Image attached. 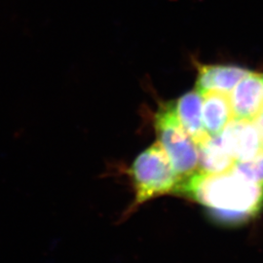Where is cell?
<instances>
[{"instance_id": "1", "label": "cell", "mask_w": 263, "mask_h": 263, "mask_svg": "<svg viewBox=\"0 0 263 263\" xmlns=\"http://www.w3.org/2000/svg\"><path fill=\"white\" fill-rule=\"evenodd\" d=\"M174 194L189 198L207 208L216 220L239 223L256 216L263 207V186L230 170L209 175L197 171L178 182Z\"/></svg>"}, {"instance_id": "2", "label": "cell", "mask_w": 263, "mask_h": 263, "mask_svg": "<svg viewBox=\"0 0 263 263\" xmlns=\"http://www.w3.org/2000/svg\"><path fill=\"white\" fill-rule=\"evenodd\" d=\"M131 182L134 199L124 212L123 218H128L138 208L152 199L174 193L178 178L168 156L158 142L140 153L125 169Z\"/></svg>"}, {"instance_id": "3", "label": "cell", "mask_w": 263, "mask_h": 263, "mask_svg": "<svg viewBox=\"0 0 263 263\" xmlns=\"http://www.w3.org/2000/svg\"><path fill=\"white\" fill-rule=\"evenodd\" d=\"M158 143L168 156L178 182L199 171V149L196 142L180 125L174 104H161L154 115Z\"/></svg>"}, {"instance_id": "4", "label": "cell", "mask_w": 263, "mask_h": 263, "mask_svg": "<svg viewBox=\"0 0 263 263\" xmlns=\"http://www.w3.org/2000/svg\"><path fill=\"white\" fill-rule=\"evenodd\" d=\"M218 137L235 162L253 159L263 149L262 141L254 121L232 119Z\"/></svg>"}, {"instance_id": "5", "label": "cell", "mask_w": 263, "mask_h": 263, "mask_svg": "<svg viewBox=\"0 0 263 263\" xmlns=\"http://www.w3.org/2000/svg\"><path fill=\"white\" fill-rule=\"evenodd\" d=\"M231 92L233 119L254 121L263 112V74L251 71Z\"/></svg>"}, {"instance_id": "6", "label": "cell", "mask_w": 263, "mask_h": 263, "mask_svg": "<svg viewBox=\"0 0 263 263\" xmlns=\"http://www.w3.org/2000/svg\"><path fill=\"white\" fill-rule=\"evenodd\" d=\"M251 70L237 66H198L196 90L201 94L218 92L230 94L233 88Z\"/></svg>"}, {"instance_id": "7", "label": "cell", "mask_w": 263, "mask_h": 263, "mask_svg": "<svg viewBox=\"0 0 263 263\" xmlns=\"http://www.w3.org/2000/svg\"><path fill=\"white\" fill-rule=\"evenodd\" d=\"M173 104L180 125L197 145L210 138L203 126V95L195 89L181 96L179 100L173 102Z\"/></svg>"}, {"instance_id": "8", "label": "cell", "mask_w": 263, "mask_h": 263, "mask_svg": "<svg viewBox=\"0 0 263 263\" xmlns=\"http://www.w3.org/2000/svg\"><path fill=\"white\" fill-rule=\"evenodd\" d=\"M202 119L204 130L210 137L218 136L233 119L229 94L210 92L203 94Z\"/></svg>"}, {"instance_id": "9", "label": "cell", "mask_w": 263, "mask_h": 263, "mask_svg": "<svg viewBox=\"0 0 263 263\" xmlns=\"http://www.w3.org/2000/svg\"><path fill=\"white\" fill-rule=\"evenodd\" d=\"M199 170L205 174L215 175L232 170L235 161L222 145L219 137H210L198 144Z\"/></svg>"}, {"instance_id": "10", "label": "cell", "mask_w": 263, "mask_h": 263, "mask_svg": "<svg viewBox=\"0 0 263 263\" xmlns=\"http://www.w3.org/2000/svg\"><path fill=\"white\" fill-rule=\"evenodd\" d=\"M232 170L249 181L263 186V149L253 159L235 162Z\"/></svg>"}, {"instance_id": "11", "label": "cell", "mask_w": 263, "mask_h": 263, "mask_svg": "<svg viewBox=\"0 0 263 263\" xmlns=\"http://www.w3.org/2000/svg\"><path fill=\"white\" fill-rule=\"evenodd\" d=\"M254 122L255 126H256V128H257V130H258L259 135H260V138H261L263 143V112L255 120H254Z\"/></svg>"}]
</instances>
